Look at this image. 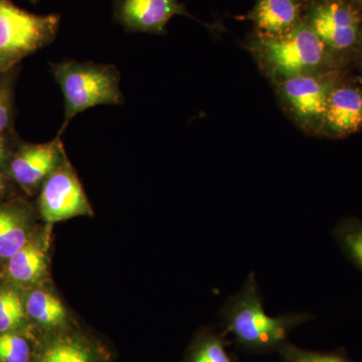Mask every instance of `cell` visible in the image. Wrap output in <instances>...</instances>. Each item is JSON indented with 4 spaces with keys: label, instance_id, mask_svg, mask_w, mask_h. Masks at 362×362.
I'll list each match as a JSON object with an SVG mask.
<instances>
[{
    "label": "cell",
    "instance_id": "603a6c76",
    "mask_svg": "<svg viewBox=\"0 0 362 362\" xmlns=\"http://www.w3.org/2000/svg\"><path fill=\"white\" fill-rule=\"evenodd\" d=\"M16 64L18 63H16V62L13 61L11 59L7 58L6 56H4V54L0 52V75L13 70Z\"/></svg>",
    "mask_w": 362,
    "mask_h": 362
},
{
    "label": "cell",
    "instance_id": "9c48e42d",
    "mask_svg": "<svg viewBox=\"0 0 362 362\" xmlns=\"http://www.w3.org/2000/svg\"><path fill=\"white\" fill-rule=\"evenodd\" d=\"M175 16H187L185 6L178 0H115L114 18L130 33L161 35Z\"/></svg>",
    "mask_w": 362,
    "mask_h": 362
},
{
    "label": "cell",
    "instance_id": "8992f818",
    "mask_svg": "<svg viewBox=\"0 0 362 362\" xmlns=\"http://www.w3.org/2000/svg\"><path fill=\"white\" fill-rule=\"evenodd\" d=\"M305 23L329 51L349 49L361 33L358 13L342 0H321L312 4Z\"/></svg>",
    "mask_w": 362,
    "mask_h": 362
},
{
    "label": "cell",
    "instance_id": "3957f363",
    "mask_svg": "<svg viewBox=\"0 0 362 362\" xmlns=\"http://www.w3.org/2000/svg\"><path fill=\"white\" fill-rule=\"evenodd\" d=\"M255 47L267 70L281 81L317 74L329 56V49L305 23L281 37H259Z\"/></svg>",
    "mask_w": 362,
    "mask_h": 362
},
{
    "label": "cell",
    "instance_id": "5b68a950",
    "mask_svg": "<svg viewBox=\"0 0 362 362\" xmlns=\"http://www.w3.org/2000/svg\"><path fill=\"white\" fill-rule=\"evenodd\" d=\"M39 204L42 218L49 223L92 213L87 195L66 157L42 183Z\"/></svg>",
    "mask_w": 362,
    "mask_h": 362
},
{
    "label": "cell",
    "instance_id": "2e32d148",
    "mask_svg": "<svg viewBox=\"0 0 362 362\" xmlns=\"http://www.w3.org/2000/svg\"><path fill=\"white\" fill-rule=\"evenodd\" d=\"M39 362H95L90 347L73 338H59L49 343Z\"/></svg>",
    "mask_w": 362,
    "mask_h": 362
},
{
    "label": "cell",
    "instance_id": "d6986e66",
    "mask_svg": "<svg viewBox=\"0 0 362 362\" xmlns=\"http://www.w3.org/2000/svg\"><path fill=\"white\" fill-rule=\"evenodd\" d=\"M25 309L20 295L14 291L0 293V333L9 332L23 323Z\"/></svg>",
    "mask_w": 362,
    "mask_h": 362
},
{
    "label": "cell",
    "instance_id": "44dd1931",
    "mask_svg": "<svg viewBox=\"0 0 362 362\" xmlns=\"http://www.w3.org/2000/svg\"><path fill=\"white\" fill-rule=\"evenodd\" d=\"M11 71L0 75V132L8 130L13 121V78L9 75Z\"/></svg>",
    "mask_w": 362,
    "mask_h": 362
},
{
    "label": "cell",
    "instance_id": "d4e9b609",
    "mask_svg": "<svg viewBox=\"0 0 362 362\" xmlns=\"http://www.w3.org/2000/svg\"><path fill=\"white\" fill-rule=\"evenodd\" d=\"M30 1H32L33 4H37V2H39L40 0H30Z\"/></svg>",
    "mask_w": 362,
    "mask_h": 362
},
{
    "label": "cell",
    "instance_id": "484cf974",
    "mask_svg": "<svg viewBox=\"0 0 362 362\" xmlns=\"http://www.w3.org/2000/svg\"><path fill=\"white\" fill-rule=\"evenodd\" d=\"M357 1L361 2V4H362V0H357Z\"/></svg>",
    "mask_w": 362,
    "mask_h": 362
},
{
    "label": "cell",
    "instance_id": "5bb4252c",
    "mask_svg": "<svg viewBox=\"0 0 362 362\" xmlns=\"http://www.w3.org/2000/svg\"><path fill=\"white\" fill-rule=\"evenodd\" d=\"M26 313L45 327H58L66 320V310L58 298L51 293L37 290L30 293L25 304Z\"/></svg>",
    "mask_w": 362,
    "mask_h": 362
},
{
    "label": "cell",
    "instance_id": "ffe728a7",
    "mask_svg": "<svg viewBox=\"0 0 362 362\" xmlns=\"http://www.w3.org/2000/svg\"><path fill=\"white\" fill-rule=\"evenodd\" d=\"M30 346L16 333H0V362H30Z\"/></svg>",
    "mask_w": 362,
    "mask_h": 362
},
{
    "label": "cell",
    "instance_id": "6da1fadb",
    "mask_svg": "<svg viewBox=\"0 0 362 362\" xmlns=\"http://www.w3.org/2000/svg\"><path fill=\"white\" fill-rule=\"evenodd\" d=\"M221 316L223 334L233 335L240 347L255 354L278 351L293 329L312 319L307 313L268 315L254 273L237 294L226 300Z\"/></svg>",
    "mask_w": 362,
    "mask_h": 362
},
{
    "label": "cell",
    "instance_id": "ac0fdd59",
    "mask_svg": "<svg viewBox=\"0 0 362 362\" xmlns=\"http://www.w3.org/2000/svg\"><path fill=\"white\" fill-rule=\"evenodd\" d=\"M281 362H354L341 350L333 352L312 351L286 342L278 350Z\"/></svg>",
    "mask_w": 362,
    "mask_h": 362
},
{
    "label": "cell",
    "instance_id": "4fadbf2b",
    "mask_svg": "<svg viewBox=\"0 0 362 362\" xmlns=\"http://www.w3.org/2000/svg\"><path fill=\"white\" fill-rule=\"evenodd\" d=\"M47 259L44 249L37 243L30 242L16 252L8 262L9 276L23 284H33L45 275Z\"/></svg>",
    "mask_w": 362,
    "mask_h": 362
},
{
    "label": "cell",
    "instance_id": "52a82bcc",
    "mask_svg": "<svg viewBox=\"0 0 362 362\" xmlns=\"http://www.w3.org/2000/svg\"><path fill=\"white\" fill-rule=\"evenodd\" d=\"M281 95L298 122L304 127H322L328 98L332 88L318 74L281 81Z\"/></svg>",
    "mask_w": 362,
    "mask_h": 362
},
{
    "label": "cell",
    "instance_id": "30bf717a",
    "mask_svg": "<svg viewBox=\"0 0 362 362\" xmlns=\"http://www.w3.org/2000/svg\"><path fill=\"white\" fill-rule=\"evenodd\" d=\"M322 127L330 134L345 135L362 128V93L352 87L332 89Z\"/></svg>",
    "mask_w": 362,
    "mask_h": 362
},
{
    "label": "cell",
    "instance_id": "7a4b0ae2",
    "mask_svg": "<svg viewBox=\"0 0 362 362\" xmlns=\"http://www.w3.org/2000/svg\"><path fill=\"white\" fill-rule=\"evenodd\" d=\"M51 71L65 99V118L59 135L81 112L98 105L123 104L121 74L116 66L68 59L52 63Z\"/></svg>",
    "mask_w": 362,
    "mask_h": 362
},
{
    "label": "cell",
    "instance_id": "ba28073f",
    "mask_svg": "<svg viewBox=\"0 0 362 362\" xmlns=\"http://www.w3.org/2000/svg\"><path fill=\"white\" fill-rule=\"evenodd\" d=\"M61 135L40 144H23L9 161V173L18 185L35 189L59 168L66 158Z\"/></svg>",
    "mask_w": 362,
    "mask_h": 362
},
{
    "label": "cell",
    "instance_id": "8fae6325",
    "mask_svg": "<svg viewBox=\"0 0 362 362\" xmlns=\"http://www.w3.org/2000/svg\"><path fill=\"white\" fill-rule=\"evenodd\" d=\"M300 0H258L251 18L259 37H278L301 23Z\"/></svg>",
    "mask_w": 362,
    "mask_h": 362
},
{
    "label": "cell",
    "instance_id": "9a60e30c",
    "mask_svg": "<svg viewBox=\"0 0 362 362\" xmlns=\"http://www.w3.org/2000/svg\"><path fill=\"white\" fill-rule=\"evenodd\" d=\"M332 235L350 263L362 272V221L343 218L333 228Z\"/></svg>",
    "mask_w": 362,
    "mask_h": 362
},
{
    "label": "cell",
    "instance_id": "e0dca14e",
    "mask_svg": "<svg viewBox=\"0 0 362 362\" xmlns=\"http://www.w3.org/2000/svg\"><path fill=\"white\" fill-rule=\"evenodd\" d=\"M226 335L216 332L204 333L194 343L187 362H233L226 351Z\"/></svg>",
    "mask_w": 362,
    "mask_h": 362
},
{
    "label": "cell",
    "instance_id": "7c38bea8",
    "mask_svg": "<svg viewBox=\"0 0 362 362\" xmlns=\"http://www.w3.org/2000/svg\"><path fill=\"white\" fill-rule=\"evenodd\" d=\"M28 223L23 207L0 206V259H9L28 244Z\"/></svg>",
    "mask_w": 362,
    "mask_h": 362
},
{
    "label": "cell",
    "instance_id": "cb8c5ba5",
    "mask_svg": "<svg viewBox=\"0 0 362 362\" xmlns=\"http://www.w3.org/2000/svg\"><path fill=\"white\" fill-rule=\"evenodd\" d=\"M6 189V181H4V176L0 175V194Z\"/></svg>",
    "mask_w": 362,
    "mask_h": 362
},
{
    "label": "cell",
    "instance_id": "277c9868",
    "mask_svg": "<svg viewBox=\"0 0 362 362\" xmlns=\"http://www.w3.org/2000/svg\"><path fill=\"white\" fill-rule=\"evenodd\" d=\"M59 21V14L40 16L0 0V52L20 63L56 40Z\"/></svg>",
    "mask_w": 362,
    "mask_h": 362
},
{
    "label": "cell",
    "instance_id": "7402d4cb",
    "mask_svg": "<svg viewBox=\"0 0 362 362\" xmlns=\"http://www.w3.org/2000/svg\"><path fill=\"white\" fill-rule=\"evenodd\" d=\"M11 136L8 130L0 132V169L6 165L7 161H11L13 154L11 153Z\"/></svg>",
    "mask_w": 362,
    "mask_h": 362
}]
</instances>
